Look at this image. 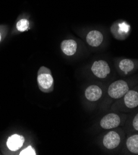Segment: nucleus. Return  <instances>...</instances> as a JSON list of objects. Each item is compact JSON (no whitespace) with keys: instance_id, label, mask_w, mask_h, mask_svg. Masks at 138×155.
I'll return each mask as SVG.
<instances>
[{"instance_id":"17","label":"nucleus","mask_w":138,"mask_h":155,"mask_svg":"<svg viewBox=\"0 0 138 155\" xmlns=\"http://www.w3.org/2000/svg\"><path fill=\"white\" fill-rule=\"evenodd\" d=\"M133 125L135 130H138V115L136 114L134 117L133 122Z\"/></svg>"},{"instance_id":"7","label":"nucleus","mask_w":138,"mask_h":155,"mask_svg":"<svg viewBox=\"0 0 138 155\" xmlns=\"http://www.w3.org/2000/svg\"><path fill=\"white\" fill-rule=\"evenodd\" d=\"M102 95L101 88L96 85H92L88 87L85 91L86 98L90 101H96L99 100Z\"/></svg>"},{"instance_id":"13","label":"nucleus","mask_w":138,"mask_h":155,"mask_svg":"<svg viewBox=\"0 0 138 155\" xmlns=\"http://www.w3.org/2000/svg\"><path fill=\"white\" fill-rule=\"evenodd\" d=\"M116 29L118 30L117 32H113V34L115 35L114 36H115L116 34H120L121 36H123L128 34L130 30V25L126 22H122L118 24Z\"/></svg>"},{"instance_id":"3","label":"nucleus","mask_w":138,"mask_h":155,"mask_svg":"<svg viewBox=\"0 0 138 155\" xmlns=\"http://www.w3.org/2000/svg\"><path fill=\"white\" fill-rule=\"evenodd\" d=\"M91 70L93 74L100 79H105L110 72L109 65L103 60L95 61L92 66Z\"/></svg>"},{"instance_id":"6","label":"nucleus","mask_w":138,"mask_h":155,"mask_svg":"<svg viewBox=\"0 0 138 155\" xmlns=\"http://www.w3.org/2000/svg\"><path fill=\"white\" fill-rule=\"evenodd\" d=\"M120 143V137L115 131H110L103 138V143L105 148L109 150L115 149Z\"/></svg>"},{"instance_id":"12","label":"nucleus","mask_w":138,"mask_h":155,"mask_svg":"<svg viewBox=\"0 0 138 155\" xmlns=\"http://www.w3.org/2000/svg\"><path fill=\"white\" fill-rule=\"evenodd\" d=\"M119 68L123 72H124L125 74H127L133 70V69L134 68V64L132 60L128 59H122L119 62Z\"/></svg>"},{"instance_id":"14","label":"nucleus","mask_w":138,"mask_h":155,"mask_svg":"<svg viewBox=\"0 0 138 155\" xmlns=\"http://www.w3.org/2000/svg\"><path fill=\"white\" fill-rule=\"evenodd\" d=\"M30 26L29 21L27 19H21L16 23V29L20 32L27 31Z\"/></svg>"},{"instance_id":"10","label":"nucleus","mask_w":138,"mask_h":155,"mask_svg":"<svg viewBox=\"0 0 138 155\" xmlns=\"http://www.w3.org/2000/svg\"><path fill=\"white\" fill-rule=\"evenodd\" d=\"M124 101L129 108H134L138 106V93L134 90H130L124 95Z\"/></svg>"},{"instance_id":"5","label":"nucleus","mask_w":138,"mask_h":155,"mask_svg":"<svg viewBox=\"0 0 138 155\" xmlns=\"http://www.w3.org/2000/svg\"><path fill=\"white\" fill-rule=\"evenodd\" d=\"M24 142L25 137L23 135L15 134L8 138L6 146L10 151H16L22 148Z\"/></svg>"},{"instance_id":"8","label":"nucleus","mask_w":138,"mask_h":155,"mask_svg":"<svg viewBox=\"0 0 138 155\" xmlns=\"http://www.w3.org/2000/svg\"><path fill=\"white\" fill-rule=\"evenodd\" d=\"M103 36L98 30H92L88 33L86 37L87 43L93 47H97L100 45L103 41Z\"/></svg>"},{"instance_id":"9","label":"nucleus","mask_w":138,"mask_h":155,"mask_svg":"<svg viewBox=\"0 0 138 155\" xmlns=\"http://www.w3.org/2000/svg\"><path fill=\"white\" fill-rule=\"evenodd\" d=\"M61 49L67 56L74 55L78 48V44L74 40H65L61 43Z\"/></svg>"},{"instance_id":"4","label":"nucleus","mask_w":138,"mask_h":155,"mask_svg":"<svg viewBox=\"0 0 138 155\" xmlns=\"http://www.w3.org/2000/svg\"><path fill=\"white\" fill-rule=\"evenodd\" d=\"M119 117L115 114L110 113L105 116L100 120V126L104 129H111L117 127L120 124Z\"/></svg>"},{"instance_id":"1","label":"nucleus","mask_w":138,"mask_h":155,"mask_svg":"<svg viewBox=\"0 0 138 155\" xmlns=\"http://www.w3.org/2000/svg\"><path fill=\"white\" fill-rule=\"evenodd\" d=\"M37 83L42 91L50 93L53 91L54 80L49 68L45 66L40 68L37 74Z\"/></svg>"},{"instance_id":"2","label":"nucleus","mask_w":138,"mask_h":155,"mask_svg":"<svg viewBox=\"0 0 138 155\" xmlns=\"http://www.w3.org/2000/svg\"><path fill=\"white\" fill-rule=\"evenodd\" d=\"M129 90L128 85L125 81L119 80L110 85L108 90V94L112 98L118 99L124 97Z\"/></svg>"},{"instance_id":"15","label":"nucleus","mask_w":138,"mask_h":155,"mask_svg":"<svg viewBox=\"0 0 138 155\" xmlns=\"http://www.w3.org/2000/svg\"><path fill=\"white\" fill-rule=\"evenodd\" d=\"M19 154L20 155H36L37 153L34 148L31 145H29L26 148L21 151Z\"/></svg>"},{"instance_id":"16","label":"nucleus","mask_w":138,"mask_h":155,"mask_svg":"<svg viewBox=\"0 0 138 155\" xmlns=\"http://www.w3.org/2000/svg\"><path fill=\"white\" fill-rule=\"evenodd\" d=\"M6 30L5 29V27H4L3 26H0V43L2 42L4 38Z\"/></svg>"},{"instance_id":"11","label":"nucleus","mask_w":138,"mask_h":155,"mask_svg":"<svg viewBox=\"0 0 138 155\" xmlns=\"http://www.w3.org/2000/svg\"><path fill=\"white\" fill-rule=\"evenodd\" d=\"M126 146L130 151L134 154H138V135L129 137L126 141Z\"/></svg>"}]
</instances>
